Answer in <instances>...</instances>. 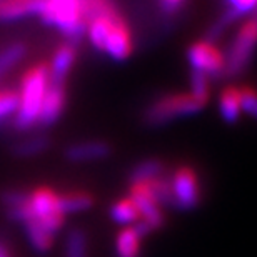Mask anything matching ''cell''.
Returning <instances> with one entry per match:
<instances>
[{
    "instance_id": "6da1fadb",
    "label": "cell",
    "mask_w": 257,
    "mask_h": 257,
    "mask_svg": "<svg viewBox=\"0 0 257 257\" xmlns=\"http://www.w3.org/2000/svg\"><path fill=\"white\" fill-rule=\"evenodd\" d=\"M49 84V65L44 62L35 64L24 74L19 90V109L14 115V127L17 131H29L39 124Z\"/></svg>"
},
{
    "instance_id": "7a4b0ae2",
    "label": "cell",
    "mask_w": 257,
    "mask_h": 257,
    "mask_svg": "<svg viewBox=\"0 0 257 257\" xmlns=\"http://www.w3.org/2000/svg\"><path fill=\"white\" fill-rule=\"evenodd\" d=\"M39 15L45 24L55 25L69 37L85 32L84 0H45Z\"/></svg>"
},
{
    "instance_id": "3957f363",
    "label": "cell",
    "mask_w": 257,
    "mask_h": 257,
    "mask_svg": "<svg viewBox=\"0 0 257 257\" xmlns=\"http://www.w3.org/2000/svg\"><path fill=\"white\" fill-rule=\"evenodd\" d=\"M204 109L197 99L189 94H167L147 107L144 119L149 125H164L181 117L194 115Z\"/></svg>"
},
{
    "instance_id": "277c9868",
    "label": "cell",
    "mask_w": 257,
    "mask_h": 257,
    "mask_svg": "<svg viewBox=\"0 0 257 257\" xmlns=\"http://www.w3.org/2000/svg\"><path fill=\"white\" fill-rule=\"evenodd\" d=\"M255 49H257V19L252 17L245 20L240 25L239 32L235 34L229 54L225 55L224 74L229 77L239 75L250 62Z\"/></svg>"
},
{
    "instance_id": "5b68a950",
    "label": "cell",
    "mask_w": 257,
    "mask_h": 257,
    "mask_svg": "<svg viewBox=\"0 0 257 257\" xmlns=\"http://www.w3.org/2000/svg\"><path fill=\"white\" fill-rule=\"evenodd\" d=\"M29 209L32 217L47 230L55 235L62 229L65 215L60 212L59 194L49 187H39L29 192Z\"/></svg>"
},
{
    "instance_id": "8992f818",
    "label": "cell",
    "mask_w": 257,
    "mask_h": 257,
    "mask_svg": "<svg viewBox=\"0 0 257 257\" xmlns=\"http://www.w3.org/2000/svg\"><path fill=\"white\" fill-rule=\"evenodd\" d=\"M171 207L177 210H192L200 204L202 194H200L199 179L191 167H179L171 181Z\"/></svg>"
},
{
    "instance_id": "52a82bcc",
    "label": "cell",
    "mask_w": 257,
    "mask_h": 257,
    "mask_svg": "<svg viewBox=\"0 0 257 257\" xmlns=\"http://www.w3.org/2000/svg\"><path fill=\"white\" fill-rule=\"evenodd\" d=\"M187 59L189 64L192 65V70L202 72L207 77L224 74L225 55L209 40L192 44L187 50Z\"/></svg>"
},
{
    "instance_id": "ba28073f",
    "label": "cell",
    "mask_w": 257,
    "mask_h": 257,
    "mask_svg": "<svg viewBox=\"0 0 257 257\" xmlns=\"http://www.w3.org/2000/svg\"><path fill=\"white\" fill-rule=\"evenodd\" d=\"M131 199L136 204V207L141 215V220H144L151 230H157L164 225V212L161 204L154 199V195L149 189L147 182L142 184H132L131 186Z\"/></svg>"
},
{
    "instance_id": "9c48e42d",
    "label": "cell",
    "mask_w": 257,
    "mask_h": 257,
    "mask_svg": "<svg viewBox=\"0 0 257 257\" xmlns=\"http://www.w3.org/2000/svg\"><path fill=\"white\" fill-rule=\"evenodd\" d=\"M65 107V85L64 84H49L47 94H45L42 110H40L39 124L40 125H52L59 120Z\"/></svg>"
},
{
    "instance_id": "30bf717a",
    "label": "cell",
    "mask_w": 257,
    "mask_h": 257,
    "mask_svg": "<svg viewBox=\"0 0 257 257\" xmlns=\"http://www.w3.org/2000/svg\"><path fill=\"white\" fill-rule=\"evenodd\" d=\"M110 156V146L104 141H85L72 144L65 149V157L70 162H94Z\"/></svg>"
},
{
    "instance_id": "8fae6325",
    "label": "cell",
    "mask_w": 257,
    "mask_h": 257,
    "mask_svg": "<svg viewBox=\"0 0 257 257\" xmlns=\"http://www.w3.org/2000/svg\"><path fill=\"white\" fill-rule=\"evenodd\" d=\"M109 57L114 60H125L132 52V37L128 32L127 25L124 20L115 24V27L112 29V32L107 39V42L104 45V50Z\"/></svg>"
},
{
    "instance_id": "7c38bea8",
    "label": "cell",
    "mask_w": 257,
    "mask_h": 257,
    "mask_svg": "<svg viewBox=\"0 0 257 257\" xmlns=\"http://www.w3.org/2000/svg\"><path fill=\"white\" fill-rule=\"evenodd\" d=\"M45 0H0V22H12L29 15H39Z\"/></svg>"
},
{
    "instance_id": "4fadbf2b",
    "label": "cell",
    "mask_w": 257,
    "mask_h": 257,
    "mask_svg": "<svg viewBox=\"0 0 257 257\" xmlns=\"http://www.w3.org/2000/svg\"><path fill=\"white\" fill-rule=\"evenodd\" d=\"M75 62V47L70 44L60 45L55 50L52 62L49 64V77L52 84H65V79L69 75Z\"/></svg>"
},
{
    "instance_id": "5bb4252c",
    "label": "cell",
    "mask_w": 257,
    "mask_h": 257,
    "mask_svg": "<svg viewBox=\"0 0 257 257\" xmlns=\"http://www.w3.org/2000/svg\"><path fill=\"white\" fill-rule=\"evenodd\" d=\"M24 225V230H25V235H27V240L32 247L37 250L40 254H45L52 249V244H54V235L49 234L42 225H40L37 220L32 217H27L24 222H20Z\"/></svg>"
},
{
    "instance_id": "9a60e30c",
    "label": "cell",
    "mask_w": 257,
    "mask_h": 257,
    "mask_svg": "<svg viewBox=\"0 0 257 257\" xmlns=\"http://www.w3.org/2000/svg\"><path fill=\"white\" fill-rule=\"evenodd\" d=\"M219 112L227 124H234L239 120L242 109H240V94L237 87H225L222 90L219 99Z\"/></svg>"
},
{
    "instance_id": "2e32d148",
    "label": "cell",
    "mask_w": 257,
    "mask_h": 257,
    "mask_svg": "<svg viewBox=\"0 0 257 257\" xmlns=\"http://www.w3.org/2000/svg\"><path fill=\"white\" fill-rule=\"evenodd\" d=\"M164 172V164L159 159H144L139 164H136L131 172H128V182L132 184H142V182H151L154 179L162 177Z\"/></svg>"
},
{
    "instance_id": "e0dca14e",
    "label": "cell",
    "mask_w": 257,
    "mask_h": 257,
    "mask_svg": "<svg viewBox=\"0 0 257 257\" xmlns=\"http://www.w3.org/2000/svg\"><path fill=\"white\" fill-rule=\"evenodd\" d=\"M92 205H94V197L87 192L75 191V192L59 194V207L64 215L85 212Z\"/></svg>"
},
{
    "instance_id": "ac0fdd59",
    "label": "cell",
    "mask_w": 257,
    "mask_h": 257,
    "mask_svg": "<svg viewBox=\"0 0 257 257\" xmlns=\"http://www.w3.org/2000/svg\"><path fill=\"white\" fill-rule=\"evenodd\" d=\"M141 239L134 227L122 229L115 237V257H141Z\"/></svg>"
},
{
    "instance_id": "d6986e66",
    "label": "cell",
    "mask_w": 257,
    "mask_h": 257,
    "mask_svg": "<svg viewBox=\"0 0 257 257\" xmlns=\"http://www.w3.org/2000/svg\"><path fill=\"white\" fill-rule=\"evenodd\" d=\"M110 219L114 220L115 224L132 227V225L141 219V215H139V210L136 207V204L132 202V199L127 197V199H120V200H117V202L112 204Z\"/></svg>"
},
{
    "instance_id": "ffe728a7",
    "label": "cell",
    "mask_w": 257,
    "mask_h": 257,
    "mask_svg": "<svg viewBox=\"0 0 257 257\" xmlns=\"http://www.w3.org/2000/svg\"><path fill=\"white\" fill-rule=\"evenodd\" d=\"M25 54H27V49H25L24 44H19V42L7 45L5 49L0 50V79H2L9 70H12L14 67L25 57Z\"/></svg>"
},
{
    "instance_id": "44dd1931",
    "label": "cell",
    "mask_w": 257,
    "mask_h": 257,
    "mask_svg": "<svg viewBox=\"0 0 257 257\" xmlns=\"http://www.w3.org/2000/svg\"><path fill=\"white\" fill-rule=\"evenodd\" d=\"M65 257H87V235L82 229H72L67 234Z\"/></svg>"
},
{
    "instance_id": "7402d4cb",
    "label": "cell",
    "mask_w": 257,
    "mask_h": 257,
    "mask_svg": "<svg viewBox=\"0 0 257 257\" xmlns=\"http://www.w3.org/2000/svg\"><path fill=\"white\" fill-rule=\"evenodd\" d=\"M50 141L47 137H32V139H25V141L19 142L14 147V152L19 157H32L37 154H42L49 149Z\"/></svg>"
},
{
    "instance_id": "603a6c76",
    "label": "cell",
    "mask_w": 257,
    "mask_h": 257,
    "mask_svg": "<svg viewBox=\"0 0 257 257\" xmlns=\"http://www.w3.org/2000/svg\"><path fill=\"white\" fill-rule=\"evenodd\" d=\"M209 90H210V85H209V77L202 74V72H197V70H192L191 74V94L194 99H197L200 104L205 105V102L209 99Z\"/></svg>"
},
{
    "instance_id": "cb8c5ba5",
    "label": "cell",
    "mask_w": 257,
    "mask_h": 257,
    "mask_svg": "<svg viewBox=\"0 0 257 257\" xmlns=\"http://www.w3.org/2000/svg\"><path fill=\"white\" fill-rule=\"evenodd\" d=\"M19 109V92L0 90V122L14 117Z\"/></svg>"
},
{
    "instance_id": "d4e9b609",
    "label": "cell",
    "mask_w": 257,
    "mask_h": 257,
    "mask_svg": "<svg viewBox=\"0 0 257 257\" xmlns=\"http://www.w3.org/2000/svg\"><path fill=\"white\" fill-rule=\"evenodd\" d=\"M239 94L242 112L257 120V90L252 87H244V89H239Z\"/></svg>"
},
{
    "instance_id": "484cf974",
    "label": "cell",
    "mask_w": 257,
    "mask_h": 257,
    "mask_svg": "<svg viewBox=\"0 0 257 257\" xmlns=\"http://www.w3.org/2000/svg\"><path fill=\"white\" fill-rule=\"evenodd\" d=\"M229 4V12L225 15L227 20L237 19L240 15L250 14L257 10V0H227Z\"/></svg>"
},
{
    "instance_id": "4316f807",
    "label": "cell",
    "mask_w": 257,
    "mask_h": 257,
    "mask_svg": "<svg viewBox=\"0 0 257 257\" xmlns=\"http://www.w3.org/2000/svg\"><path fill=\"white\" fill-rule=\"evenodd\" d=\"M186 2V0H161V9L166 14H174L181 9V5Z\"/></svg>"
},
{
    "instance_id": "83f0119b",
    "label": "cell",
    "mask_w": 257,
    "mask_h": 257,
    "mask_svg": "<svg viewBox=\"0 0 257 257\" xmlns=\"http://www.w3.org/2000/svg\"><path fill=\"white\" fill-rule=\"evenodd\" d=\"M0 257H10L7 247H5V244H2V242H0Z\"/></svg>"
},
{
    "instance_id": "f1b7e54d",
    "label": "cell",
    "mask_w": 257,
    "mask_h": 257,
    "mask_svg": "<svg viewBox=\"0 0 257 257\" xmlns=\"http://www.w3.org/2000/svg\"><path fill=\"white\" fill-rule=\"evenodd\" d=\"M254 19H257V10H255V17Z\"/></svg>"
}]
</instances>
